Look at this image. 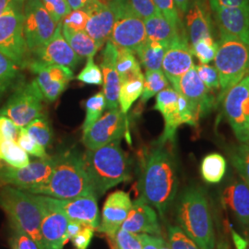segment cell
I'll list each match as a JSON object with an SVG mask.
<instances>
[{"label": "cell", "instance_id": "cell-35", "mask_svg": "<svg viewBox=\"0 0 249 249\" xmlns=\"http://www.w3.org/2000/svg\"><path fill=\"white\" fill-rule=\"evenodd\" d=\"M169 87V81L161 70L146 71L144 75L142 102L147 103L151 97L157 95L162 89Z\"/></svg>", "mask_w": 249, "mask_h": 249}, {"label": "cell", "instance_id": "cell-6", "mask_svg": "<svg viewBox=\"0 0 249 249\" xmlns=\"http://www.w3.org/2000/svg\"><path fill=\"white\" fill-rule=\"evenodd\" d=\"M213 61L219 75L222 100L231 87L249 75V45L233 36L220 33Z\"/></svg>", "mask_w": 249, "mask_h": 249}, {"label": "cell", "instance_id": "cell-19", "mask_svg": "<svg viewBox=\"0 0 249 249\" xmlns=\"http://www.w3.org/2000/svg\"><path fill=\"white\" fill-rule=\"evenodd\" d=\"M33 196L43 213L41 233L44 249H63L69 219L61 212L47 204L42 195L33 194Z\"/></svg>", "mask_w": 249, "mask_h": 249}, {"label": "cell", "instance_id": "cell-1", "mask_svg": "<svg viewBox=\"0 0 249 249\" xmlns=\"http://www.w3.org/2000/svg\"><path fill=\"white\" fill-rule=\"evenodd\" d=\"M167 143L157 145L146 156L140 180L141 197L164 217L178 193V171L176 157Z\"/></svg>", "mask_w": 249, "mask_h": 249}, {"label": "cell", "instance_id": "cell-27", "mask_svg": "<svg viewBox=\"0 0 249 249\" xmlns=\"http://www.w3.org/2000/svg\"><path fill=\"white\" fill-rule=\"evenodd\" d=\"M222 201L242 226L249 229V187L244 180H234L223 189Z\"/></svg>", "mask_w": 249, "mask_h": 249}, {"label": "cell", "instance_id": "cell-15", "mask_svg": "<svg viewBox=\"0 0 249 249\" xmlns=\"http://www.w3.org/2000/svg\"><path fill=\"white\" fill-rule=\"evenodd\" d=\"M27 67L36 74V84L44 99L49 103L58 99L74 77L71 69L60 65H43L30 61Z\"/></svg>", "mask_w": 249, "mask_h": 249}, {"label": "cell", "instance_id": "cell-39", "mask_svg": "<svg viewBox=\"0 0 249 249\" xmlns=\"http://www.w3.org/2000/svg\"><path fill=\"white\" fill-rule=\"evenodd\" d=\"M191 52L200 64H209L213 61L218 50V43L213 36H208L190 45Z\"/></svg>", "mask_w": 249, "mask_h": 249}, {"label": "cell", "instance_id": "cell-12", "mask_svg": "<svg viewBox=\"0 0 249 249\" xmlns=\"http://www.w3.org/2000/svg\"><path fill=\"white\" fill-rule=\"evenodd\" d=\"M127 117L120 108L108 110L96 122L83 131L82 142L87 150H96L115 141H121L128 133Z\"/></svg>", "mask_w": 249, "mask_h": 249}, {"label": "cell", "instance_id": "cell-45", "mask_svg": "<svg viewBox=\"0 0 249 249\" xmlns=\"http://www.w3.org/2000/svg\"><path fill=\"white\" fill-rule=\"evenodd\" d=\"M168 244L171 249H200L179 226L168 228Z\"/></svg>", "mask_w": 249, "mask_h": 249}, {"label": "cell", "instance_id": "cell-47", "mask_svg": "<svg viewBox=\"0 0 249 249\" xmlns=\"http://www.w3.org/2000/svg\"><path fill=\"white\" fill-rule=\"evenodd\" d=\"M196 70L199 79L208 89L211 90L221 89L219 75L214 67L209 64H199L196 66Z\"/></svg>", "mask_w": 249, "mask_h": 249}, {"label": "cell", "instance_id": "cell-54", "mask_svg": "<svg viewBox=\"0 0 249 249\" xmlns=\"http://www.w3.org/2000/svg\"><path fill=\"white\" fill-rule=\"evenodd\" d=\"M26 0H0V16L12 9H23Z\"/></svg>", "mask_w": 249, "mask_h": 249}, {"label": "cell", "instance_id": "cell-26", "mask_svg": "<svg viewBox=\"0 0 249 249\" xmlns=\"http://www.w3.org/2000/svg\"><path fill=\"white\" fill-rule=\"evenodd\" d=\"M117 47L107 41L106 47L102 53L101 70L103 72L104 89L103 92L107 100V109H115L118 106V95L120 89V80L116 71Z\"/></svg>", "mask_w": 249, "mask_h": 249}, {"label": "cell", "instance_id": "cell-3", "mask_svg": "<svg viewBox=\"0 0 249 249\" xmlns=\"http://www.w3.org/2000/svg\"><path fill=\"white\" fill-rule=\"evenodd\" d=\"M32 194L59 199L95 194L86 171L83 155L79 151H69L55 156V163L49 180L45 185L36 188Z\"/></svg>", "mask_w": 249, "mask_h": 249}, {"label": "cell", "instance_id": "cell-34", "mask_svg": "<svg viewBox=\"0 0 249 249\" xmlns=\"http://www.w3.org/2000/svg\"><path fill=\"white\" fill-rule=\"evenodd\" d=\"M0 161L14 168H21L30 163V158L17 142L7 141L0 136Z\"/></svg>", "mask_w": 249, "mask_h": 249}, {"label": "cell", "instance_id": "cell-30", "mask_svg": "<svg viewBox=\"0 0 249 249\" xmlns=\"http://www.w3.org/2000/svg\"><path fill=\"white\" fill-rule=\"evenodd\" d=\"M62 33L72 50L81 58L93 57L97 53L98 45L85 31H74L62 25Z\"/></svg>", "mask_w": 249, "mask_h": 249}, {"label": "cell", "instance_id": "cell-11", "mask_svg": "<svg viewBox=\"0 0 249 249\" xmlns=\"http://www.w3.org/2000/svg\"><path fill=\"white\" fill-rule=\"evenodd\" d=\"M54 163L55 156H47L30 161L28 165L21 168L5 166L0 169V180L7 186L32 193L37 187L47 183L52 175Z\"/></svg>", "mask_w": 249, "mask_h": 249}, {"label": "cell", "instance_id": "cell-24", "mask_svg": "<svg viewBox=\"0 0 249 249\" xmlns=\"http://www.w3.org/2000/svg\"><path fill=\"white\" fill-rule=\"evenodd\" d=\"M121 228L137 234L146 233L160 236V226L158 215L151 205L140 197L132 201V206Z\"/></svg>", "mask_w": 249, "mask_h": 249}, {"label": "cell", "instance_id": "cell-7", "mask_svg": "<svg viewBox=\"0 0 249 249\" xmlns=\"http://www.w3.org/2000/svg\"><path fill=\"white\" fill-rule=\"evenodd\" d=\"M108 3L116 16L108 41L117 48H126L135 52L146 40L144 19L134 12L127 0H109Z\"/></svg>", "mask_w": 249, "mask_h": 249}, {"label": "cell", "instance_id": "cell-43", "mask_svg": "<svg viewBox=\"0 0 249 249\" xmlns=\"http://www.w3.org/2000/svg\"><path fill=\"white\" fill-rule=\"evenodd\" d=\"M76 79L87 85L99 86V85H103L104 83L103 72L98 65H96L94 62L93 57L87 58L86 66L76 77Z\"/></svg>", "mask_w": 249, "mask_h": 249}, {"label": "cell", "instance_id": "cell-64", "mask_svg": "<svg viewBox=\"0 0 249 249\" xmlns=\"http://www.w3.org/2000/svg\"></svg>", "mask_w": 249, "mask_h": 249}, {"label": "cell", "instance_id": "cell-42", "mask_svg": "<svg viewBox=\"0 0 249 249\" xmlns=\"http://www.w3.org/2000/svg\"><path fill=\"white\" fill-rule=\"evenodd\" d=\"M160 14L168 19L173 26L179 31H184L185 25L180 17V11L174 0H153Z\"/></svg>", "mask_w": 249, "mask_h": 249}, {"label": "cell", "instance_id": "cell-17", "mask_svg": "<svg viewBox=\"0 0 249 249\" xmlns=\"http://www.w3.org/2000/svg\"><path fill=\"white\" fill-rule=\"evenodd\" d=\"M193 65V53L187 34H183L168 45L161 63V71L173 85V88L176 89L180 79Z\"/></svg>", "mask_w": 249, "mask_h": 249}, {"label": "cell", "instance_id": "cell-62", "mask_svg": "<svg viewBox=\"0 0 249 249\" xmlns=\"http://www.w3.org/2000/svg\"><path fill=\"white\" fill-rule=\"evenodd\" d=\"M219 249H229L227 248V246L226 245H224V244H222L221 246H219Z\"/></svg>", "mask_w": 249, "mask_h": 249}, {"label": "cell", "instance_id": "cell-14", "mask_svg": "<svg viewBox=\"0 0 249 249\" xmlns=\"http://www.w3.org/2000/svg\"><path fill=\"white\" fill-rule=\"evenodd\" d=\"M43 196L45 202L61 212L69 221H75L89 226L95 230L98 228V196L95 194L74 197L71 199H59Z\"/></svg>", "mask_w": 249, "mask_h": 249}, {"label": "cell", "instance_id": "cell-37", "mask_svg": "<svg viewBox=\"0 0 249 249\" xmlns=\"http://www.w3.org/2000/svg\"><path fill=\"white\" fill-rule=\"evenodd\" d=\"M86 117L82 125L83 131L87 130L91 124L96 122L104 111L107 109V100L103 91H99L96 94L89 97L86 102Z\"/></svg>", "mask_w": 249, "mask_h": 249}, {"label": "cell", "instance_id": "cell-63", "mask_svg": "<svg viewBox=\"0 0 249 249\" xmlns=\"http://www.w3.org/2000/svg\"><path fill=\"white\" fill-rule=\"evenodd\" d=\"M101 1H105V2H108L109 0H101Z\"/></svg>", "mask_w": 249, "mask_h": 249}, {"label": "cell", "instance_id": "cell-38", "mask_svg": "<svg viewBox=\"0 0 249 249\" xmlns=\"http://www.w3.org/2000/svg\"><path fill=\"white\" fill-rule=\"evenodd\" d=\"M25 128L31 137L45 148L48 147L52 142V128L45 116H39L25 126Z\"/></svg>", "mask_w": 249, "mask_h": 249}, {"label": "cell", "instance_id": "cell-56", "mask_svg": "<svg viewBox=\"0 0 249 249\" xmlns=\"http://www.w3.org/2000/svg\"><path fill=\"white\" fill-rule=\"evenodd\" d=\"M209 2H213L225 8L243 7L249 5V0H209Z\"/></svg>", "mask_w": 249, "mask_h": 249}, {"label": "cell", "instance_id": "cell-60", "mask_svg": "<svg viewBox=\"0 0 249 249\" xmlns=\"http://www.w3.org/2000/svg\"><path fill=\"white\" fill-rule=\"evenodd\" d=\"M160 249H171L169 244H168V242H165L164 239H161V243H160Z\"/></svg>", "mask_w": 249, "mask_h": 249}, {"label": "cell", "instance_id": "cell-28", "mask_svg": "<svg viewBox=\"0 0 249 249\" xmlns=\"http://www.w3.org/2000/svg\"><path fill=\"white\" fill-rule=\"evenodd\" d=\"M146 30V39L170 44L178 36L186 34V30L179 31L173 26L168 19L160 13L144 20Z\"/></svg>", "mask_w": 249, "mask_h": 249}, {"label": "cell", "instance_id": "cell-9", "mask_svg": "<svg viewBox=\"0 0 249 249\" xmlns=\"http://www.w3.org/2000/svg\"><path fill=\"white\" fill-rule=\"evenodd\" d=\"M44 96L36 80L18 87L2 109L0 116H7L19 127H25L41 116Z\"/></svg>", "mask_w": 249, "mask_h": 249}, {"label": "cell", "instance_id": "cell-23", "mask_svg": "<svg viewBox=\"0 0 249 249\" xmlns=\"http://www.w3.org/2000/svg\"><path fill=\"white\" fill-rule=\"evenodd\" d=\"M178 98L179 93L170 86L156 95L154 110L159 111L164 119V130L158 142H174L178 127L185 124L178 107Z\"/></svg>", "mask_w": 249, "mask_h": 249}, {"label": "cell", "instance_id": "cell-22", "mask_svg": "<svg viewBox=\"0 0 249 249\" xmlns=\"http://www.w3.org/2000/svg\"><path fill=\"white\" fill-rule=\"evenodd\" d=\"M84 10L88 14L85 32L98 45L99 49L107 44L115 23L116 16L108 2L92 0Z\"/></svg>", "mask_w": 249, "mask_h": 249}, {"label": "cell", "instance_id": "cell-58", "mask_svg": "<svg viewBox=\"0 0 249 249\" xmlns=\"http://www.w3.org/2000/svg\"><path fill=\"white\" fill-rule=\"evenodd\" d=\"M91 1L92 0H68L71 10L84 9Z\"/></svg>", "mask_w": 249, "mask_h": 249}, {"label": "cell", "instance_id": "cell-32", "mask_svg": "<svg viewBox=\"0 0 249 249\" xmlns=\"http://www.w3.org/2000/svg\"><path fill=\"white\" fill-rule=\"evenodd\" d=\"M227 169V162L222 154L213 152L206 155L201 161L200 172L205 182L218 184L223 180Z\"/></svg>", "mask_w": 249, "mask_h": 249}, {"label": "cell", "instance_id": "cell-51", "mask_svg": "<svg viewBox=\"0 0 249 249\" xmlns=\"http://www.w3.org/2000/svg\"><path fill=\"white\" fill-rule=\"evenodd\" d=\"M20 127L7 116H0V136L7 140L17 142Z\"/></svg>", "mask_w": 249, "mask_h": 249}, {"label": "cell", "instance_id": "cell-53", "mask_svg": "<svg viewBox=\"0 0 249 249\" xmlns=\"http://www.w3.org/2000/svg\"><path fill=\"white\" fill-rule=\"evenodd\" d=\"M142 249H160V243H161V237L155 236V235H150L146 233L140 234Z\"/></svg>", "mask_w": 249, "mask_h": 249}, {"label": "cell", "instance_id": "cell-49", "mask_svg": "<svg viewBox=\"0 0 249 249\" xmlns=\"http://www.w3.org/2000/svg\"><path fill=\"white\" fill-rule=\"evenodd\" d=\"M87 21L88 14L84 9H74L63 18L62 25L74 31H85Z\"/></svg>", "mask_w": 249, "mask_h": 249}, {"label": "cell", "instance_id": "cell-44", "mask_svg": "<svg viewBox=\"0 0 249 249\" xmlns=\"http://www.w3.org/2000/svg\"><path fill=\"white\" fill-rule=\"evenodd\" d=\"M17 143L28 154L36 156L37 158H45L48 156L45 147L32 138L25 127H20Z\"/></svg>", "mask_w": 249, "mask_h": 249}, {"label": "cell", "instance_id": "cell-55", "mask_svg": "<svg viewBox=\"0 0 249 249\" xmlns=\"http://www.w3.org/2000/svg\"><path fill=\"white\" fill-rule=\"evenodd\" d=\"M85 225H83L82 223H79V222L69 221L68 226H67V230H66V234H65V240H66V242L71 240L74 236H76L81 231V229Z\"/></svg>", "mask_w": 249, "mask_h": 249}, {"label": "cell", "instance_id": "cell-29", "mask_svg": "<svg viewBox=\"0 0 249 249\" xmlns=\"http://www.w3.org/2000/svg\"><path fill=\"white\" fill-rule=\"evenodd\" d=\"M168 45L164 42L146 39L136 49L135 53L145 71H159L161 70V63Z\"/></svg>", "mask_w": 249, "mask_h": 249}, {"label": "cell", "instance_id": "cell-18", "mask_svg": "<svg viewBox=\"0 0 249 249\" xmlns=\"http://www.w3.org/2000/svg\"><path fill=\"white\" fill-rule=\"evenodd\" d=\"M221 34L233 36L249 45V5L225 8L209 2Z\"/></svg>", "mask_w": 249, "mask_h": 249}, {"label": "cell", "instance_id": "cell-2", "mask_svg": "<svg viewBox=\"0 0 249 249\" xmlns=\"http://www.w3.org/2000/svg\"><path fill=\"white\" fill-rule=\"evenodd\" d=\"M179 227L200 249H214L216 235L207 192L199 186H190L180 194L177 204Z\"/></svg>", "mask_w": 249, "mask_h": 249}, {"label": "cell", "instance_id": "cell-25", "mask_svg": "<svg viewBox=\"0 0 249 249\" xmlns=\"http://www.w3.org/2000/svg\"><path fill=\"white\" fill-rule=\"evenodd\" d=\"M185 14V30L189 45L205 37L213 36L212 10L206 0H192Z\"/></svg>", "mask_w": 249, "mask_h": 249}, {"label": "cell", "instance_id": "cell-57", "mask_svg": "<svg viewBox=\"0 0 249 249\" xmlns=\"http://www.w3.org/2000/svg\"><path fill=\"white\" fill-rule=\"evenodd\" d=\"M232 237L236 249H249V239L242 238V236L235 231H232Z\"/></svg>", "mask_w": 249, "mask_h": 249}, {"label": "cell", "instance_id": "cell-48", "mask_svg": "<svg viewBox=\"0 0 249 249\" xmlns=\"http://www.w3.org/2000/svg\"><path fill=\"white\" fill-rule=\"evenodd\" d=\"M129 7L142 19H147L160 13L153 0H127Z\"/></svg>", "mask_w": 249, "mask_h": 249}, {"label": "cell", "instance_id": "cell-36", "mask_svg": "<svg viewBox=\"0 0 249 249\" xmlns=\"http://www.w3.org/2000/svg\"><path fill=\"white\" fill-rule=\"evenodd\" d=\"M18 68L19 67L16 63L0 53V101L17 80L19 72Z\"/></svg>", "mask_w": 249, "mask_h": 249}, {"label": "cell", "instance_id": "cell-20", "mask_svg": "<svg viewBox=\"0 0 249 249\" xmlns=\"http://www.w3.org/2000/svg\"><path fill=\"white\" fill-rule=\"evenodd\" d=\"M132 206V200L127 192L118 190L107 196L103 207L102 218L97 231L113 238L121 228Z\"/></svg>", "mask_w": 249, "mask_h": 249}, {"label": "cell", "instance_id": "cell-5", "mask_svg": "<svg viewBox=\"0 0 249 249\" xmlns=\"http://www.w3.org/2000/svg\"><path fill=\"white\" fill-rule=\"evenodd\" d=\"M0 208L11 224L24 231L39 249H44L41 233L43 213L32 193L6 186L0 190Z\"/></svg>", "mask_w": 249, "mask_h": 249}, {"label": "cell", "instance_id": "cell-21", "mask_svg": "<svg viewBox=\"0 0 249 249\" xmlns=\"http://www.w3.org/2000/svg\"><path fill=\"white\" fill-rule=\"evenodd\" d=\"M175 89L187 99L200 117L207 115L213 107V90L208 89L202 80L199 79L196 65H193L180 79L178 87Z\"/></svg>", "mask_w": 249, "mask_h": 249}, {"label": "cell", "instance_id": "cell-61", "mask_svg": "<svg viewBox=\"0 0 249 249\" xmlns=\"http://www.w3.org/2000/svg\"><path fill=\"white\" fill-rule=\"evenodd\" d=\"M245 144L249 145V124H248V127H247V135H246V142Z\"/></svg>", "mask_w": 249, "mask_h": 249}, {"label": "cell", "instance_id": "cell-59", "mask_svg": "<svg viewBox=\"0 0 249 249\" xmlns=\"http://www.w3.org/2000/svg\"><path fill=\"white\" fill-rule=\"evenodd\" d=\"M179 11L183 14L187 12V9L189 8L192 0H174Z\"/></svg>", "mask_w": 249, "mask_h": 249}, {"label": "cell", "instance_id": "cell-8", "mask_svg": "<svg viewBox=\"0 0 249 249\" xmlns=\"http://www.w3.org/2000/svg\"><path fill=\"white\" fill-rule=\"evenodd\" d=\"M23 9H12L0 16V53L19 68H25L31 55L23 31Z\"/></svg>", "mask_w": 249, "mask_h": 249}, {"label": "cell", "instance_id": "cell-33", "mask_svg": "<svg viewBox=\"0 0 249 249\" xmlns=\"http://www.w3.org/2000/svg\"><path fill=\"white\" fill-rule=\"evenodd\" d=\"M144 78H135L120 82L118 106L124 116H127L134 103L142 94Z\"/></svg>", "mask_w": 249, "mask_h": 249}, {"label": "cell", "instance_id": "cell-10", "mask_svg": "<svg viewBox=\"0 0 249 249\" xmlns=\"http://www.w3.org/2000/svg\"><path fill=\"white\" fill-rule=\"evenodd\" d=\"M23 31L30 55L53 36L58 25L41 0H26L23 9Z\"/></svg>", "mask_w": 249, "mask_h": 249}, {"label": "cell", "instance_id": "cell-52", "mask_svg": "<svg viewBox=\"0 0 249 249\" xmlns=\"http://www.w3.org/2000/svg\"><path fill=\"white\" fill-rule=\"evenodd\" d=\"M93 228L89 226H84L81 231L71 239L72 244L76 249H88L90 241L94 234Z\"/></svg>", "mask_w": 249, "mask_h": 249}, {"label": "cell", "instance_id": "cell-50", "mask_svg": "<svg viewBox=\"0 0 249 249\" xmlns=\"http://www.w3.org/2000/svg\"><path fill=\"white\" fill-rule=\"evenodd\" d=\"M10 246L13 249H39L36 243L17 226L10 223Z\"/></svg>", "mask_w": 249, "mask_h": 249}, {"label": "cell", "instance_id": "cell-13", "mask_svg": "<svg viewBox=\"0 0 249 249\" xmlns=\"http://www.w3.org/2000/svg\"><path fill=\"white\" fill-rule=\"evenodd\" d=\"M223 110L236 139L241 143L246 142L249 121V75L226 92Z\"/></svg>", "mask_w": 249, "mask_h": 249}, {"label": "cell", "instance_id": "cell-40", "mask_svg": "<svg viewBox=\"0 0 249 249\" xmlns=\"http://www.w3.org/2000/svg\"><path fill=\"white\" fill-rule=\"evenodd\" d=\"M112 249H142L140 234L120 228L113 238H108Z\"/></svg>", "mask_w": 249, "mask_h": 249}, {"label": "cell", "instance_id": "cell-31", "mask_svg": "<svg viewBox=\"0 0 249 249\" xmlns=\"http://www.w3.org/2000/svg\"><path fill=\"white\" fill-rule=\"evenodd\" d=\"M116 71L120 82L135 78H144L141 63L137 59L135 52L130 49L117 48Z\"/></svg>", "mask_w": 249, "mask_h": 249}, {"label": "cell", "instance_id": "cell-46", "mask_svg": "<svg viewBox=\"0 0 249 249\" xmlns=\"http://www.w3.org/2000/svg\"><path fill=\"white\" fill-rule=\"evenodd\" d=\"M45 9L51 15L53 20L56 23L62 22L65 18L71 11V6L68 0H41Z\"/></svg>", "mask_w": 249, "mask_h": 249}, {"label": "cell", "instance_id": "cell-41", "mask_svg": "<svg viewBox=\"0 0 249 249\" xmlns=\"http://www.w3.org/2000/svg\"><path fill=\"white\" fill-rule=\"evenodd\" d=\"M231 160L234 168L240 174L245 183L249 187V146L241 143L234 149L231 155Z\"/></svg>", "mask_w": 249, "mask_h": 249}, {"label": "cell", "instance_id": "cell-4", "mask_svg": "<svg viewBox=\"0 0 249 249\" xmlns=\"http://www.w3.org/2000/svg\"><path fill=\"white\" fill-rule=\"evenodd\" d=\"M120 142L115 141L96 150H87L83 155L86 171L98 198L112 187L131 178L130 162Z\"/></svg>", "mask_w": 249, "mask_h": 249}, {"label": "cell", "instance_id": "cell-16", "mask_svg": "<svg viewBox=\"0 0 249 249\" xmlns=\"http://www.w3.org/2000/svg\"><path fill=\"white\" fill-rule=\"evenodd\" d=\"M30 61L43 65H60L73 71L80 64L81 57L72 50L65 39L62 33V22H60L53 36L31 53Z\"/></svg>", "mask_w": 249, "mask_h": 249}]
</instances>
